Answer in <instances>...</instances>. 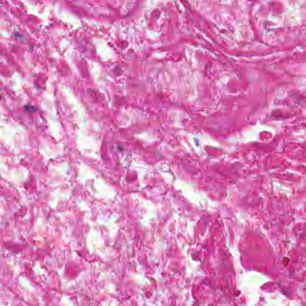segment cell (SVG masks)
I'll return each instance as SVG.
<instances>
[{"label":"cell","instance_id":"cell-1","mask_svg":"<svg viewBox=\"0 0 306 306\" xmlns=\"http://www.w3.org/2000/svg\"><path fill=\"white\" fill-rule=\"evenodd\" d=\"M25 110L26 111L29 112H33L34 111H35V109L34 108V106H31V105H27V106H25Z\"/></svg>","mask_w":306,"mask_h":306},{"label":"cell","instance_id":"cell-2","mask_svg":"<svg viewBox=\"0 0 306 306\" xmlns=\"http://www.w3.org/2000/svg\"><path fill=\"white\" fill-rule=\"evenodd\" d=\"M0 99H1V96H0Z\"/></svg>","mask_w":306,"mask_h":306}]
</instances>
